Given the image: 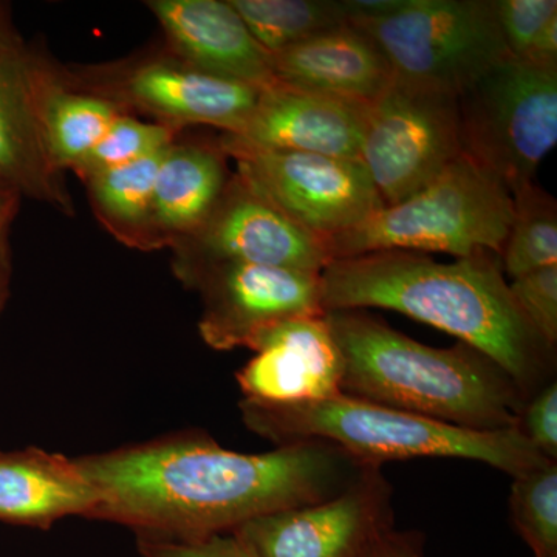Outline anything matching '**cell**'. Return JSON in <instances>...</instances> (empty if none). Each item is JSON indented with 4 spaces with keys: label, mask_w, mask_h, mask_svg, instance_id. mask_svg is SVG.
<instances>
[{
    "label": "cell",
    "mask_w": 557,
    "mask_h": 557,
    "mask_svg": "<svg viewBox=\"0 0 557 557\" xmlns=\"http://www.w3.org/2000/svg\"><path fill=\"white\" fill-rule=\"evenodd\" d=\"M369 102L276 83L260 91L234 138L260 149L359 159Z\"/></svg>",
    "instance_id": "15"
},
{
    "label": "cell",
    "mask_w": 557,
    "mask_h": 557,
    "mask_svg": "<svg viewBox=\"0 0 557 557\" xmlns=\"http://www.w3.org/2000/svg\"><path fill=\"white\" fill-rule=\"evenodd\" d=\"M180 278L200 292V336L214 350L249 347L278 322L325 314L321 274L309 271L223 262L197 267Z\"/></svg>",
    "instance_id": "10"
},
{
    "label": "cell",
    "mask_w": 557,
    "mask_h": 557,
    "mask_svg": "<svg viewBox=\"0 0 557 557\" xmlns=\"http://www.w3.org/2000/svg\"><path fill=\"white\" fill-rule=\"evenodd\" d=\"M516 306L552 350L557 346V265L544 267L511 278Z\"/></svg>",
    "instance_id": "27"
},
{
    "label": "cell",
    "mask_w": 557,
    "mask_h": 557,
    "mask_svg": "<svg viewBox=\"0 0 557 557\" xmlns=\"http://www.w3.org/2000/svg\"><path fill=\"white\" fill-rule=\"evenodd\" d=\"M511 219L507 186L463 153L426 188L380 208L325 245L332 260L379 251L500 256Z\"/></svg>",
    "instance_id": "5"
},
{
    "label": "cell",
    "mask_w": 557,
    "mask_h": 557,
    "mask_svg": "<svg viewBox=\"0 0 557 557\" xmlns=\"http://www.w3.org/2000/svg\"><path fill=\"white\" fill-rule=\"evenodd\" d=\"M277 83L359 102L379 98L394 79L386 58L346 24L270 54Z\"/></svg>",
    "instance_id": "17"
},
{
    "label": "cell",
    "mask_w": 557,
    "mask_h": 557,
    "mask_svg": "<svg viewBox=\"0 0 557 557\" xmlns=\"http://www.w3.org/2000/svg\"><path fill=\"white\" fill-rule=\"evenodd\" d=\"M239 262L321 274L332 262L324 240L307 233L239 175L207 222L180 240L178 276L197 267Z\"/></svg>",
    "instance_id": "12"
},
{
    "label": "cell",
    "mask_w": 557,
    "mask_h": 557,
    "mask_svg": "<svg viewBox=\"0 0 557 557\" xmlns=\"http://www.w3.org/2000/svg\"><path fill=\"white\" fill-rule=\"evenodd\" d=\"M148 7L183 64L262 90L277 83L270 54L228 0H152Z\"/></svg>",
    "instance_id": "16"
},
{
    "label": "cell",
    "mask_w": 557,
    "mask_h": 557,
    "mask_svg": "<svg viewBox=\"0 0 557 557\" xmlns=\"http://www.w3.org/2000/svg\"><path fill=\"white\" fill-rule=\"evenodd\" d=\"M240 412L249 431L277 446L321 440L368 467L410 458H460L515 479L552 461L518 428L471 431L344 394L296 405L242 399Z\"/></svg>",
    "instance_id": "4"
},
{
    "label": "cell",
    "mask_w": 557,
    "mask_h": 557,
    "mask_svg": "<svg viewBox=\"0 0 557 557\" xmlns=\"http://www.w3.org/2000/svg\"><path fill=\"white\" fill-rule=\"evenodd\" d=\"M219 148L256 193L321 240L355 228L384 207L359 159L260 149L230 134Z\"/></svg>",
    "instance_id": "8"
},
{
    "label": "cell",
    "mask_w": 557,
    "mask_h": 557,
    "mask_svg": "<svg viewBox=\"0 0 557 557\" xmlns=\"http://www.w3.org/2000/svg\"><path fill=\"white\" fill-rule=\"evenodd\" d=\"M42 65L16 32L0 35V183L64 214L73 205L51 163L39 113Z\"/></svg>",
    "instance_id": "13"
},
{
    "label": "cell",
    "mask_w": 557,
    "mask_h": 557,
    "mask_svg": "<svg viewBox=\"0 0 557 557\" xmlns=\"http://www.w3.org/2000/svg\"><path fill=\"white\" fill-rule=\"evenodd\" d=\"M98 505L76 458L38 448L0 450V522L49 528L69 516L94 518Z\"/></svg>",
    "instance_id": "19"
},
{
    "label": "cell",
    "mask_w": 557,
    "mask_h": 557,
    "mask_svg": "<svg viewBox=\"0 0 557 557\" xmlns=\"http://www.w3.org/2000/svg\"><path fill=\"white\" fill-rule=\"evenodd\" d=\"M14 218L0 220V314L5 309L13 277V255H11V226Z\"/></svg>",
    "instance_id": "32"
},
{
    "label": "cell",
    "mask_w": 557,
    "mask_h": 557,
    "mask_svg": "<svg viewBox=\"0 0 557 557\" xmlns=\"http://www.w3.org/2000/svg\"><path fill=\"white\" fill-rule=\"evenodd\" d=\"M248 348L256 355L237 373L248 401L296 405L343 394L344 359L325 314L278 322Z\"/></svg>",
    "instance_id": "14"
},
{
    "label": "cell",
    "mask_w": 557,
    "mask_h": 557,
    "mask_svg": "<svg viewBox=\"0 0 557 557\" xmlns=\"http://www.w3.org/2000/svg\"><path fill=\"white\" fill-rule=\"evenodd\" d=\"M138 552L143 557H258L234 533L193 541L138 534Z\"/></svg>",
    "instance_id": "29"
},
{
    "label": "cell",
    "mask_w": 557,
    "mask_h": 557,
    "mask_svg": "<svg viewBox=\"0 0 557 557\" xmlns=\"http://www.w3.org/2000/svg\"><path fill=\"white\" fill-rule=\"evenodd\" d=\"M325 319L344 359V395L471 431L518 428L525 392L478 348L424 346L366 310Z\"/></svg>",
    "instance_id": "3"
},
{
    "label": "cell",
    "mask_w": 557,
    "mask_h": 557,
    "mask_svg": "<svg viewBox=\"0 0 557 557\" xmlns=\"http://www.w3.org/2000/svg\"><path fill=\"white\" fill-rule=\"evenodd\" d=\"M364 557H426L424 539L416 531H386L370 547Z\"/></svg>",
    "instance_id": "31"
},
{
    "label": "cell",
    "mask_w": 557,
    "mask_h": 557,
    "mask_svg": "<svg viewBox=\"0 0 557 557\" xmlns=\"http://www.w3.org/2000/svg\"><path fill=\"white\" fill-rule=\"evenodd\" d=\"M262 89L186 64L150 62L132 72L126 95L139 108L171 124H208L237 134Z\"/></svg>",
    "instance_id": "18"
},
{
    "label": "cell",
    "mask_w": 557,
    "mask_h": 557,
    "mask_svg": "<svg viewBox=\"0 0 557 557\" xmlns=\"http://www.w3.org/2000/svg\"><path fill=\"white\" fill-rule=\"evenodd\" d=\"M21 196L10 186L0 183V220L14 218L20 209Z\"/></svg>",
    "instance_id": "33"
},
{
    "label": "cell",
    "mask_w": 557,
    "mask_h": 557,
    "mask_svg": "<svg viewBox=\"0 0 557 557\" xmlns=\"http://www.w3.org/2000/svg\"><path fill=\"white\" fill-rule=\"evenodd\" d=\"M518 429L548 460H557V383L545 384L528 398Z\"/></svg>",
    "instance_id": "30"
},
{
    "label": "cell",
    "mask_w": 557,
    "mask_h": 557,
    "mask_svg": "<svg viewBox=\"0 0 557 557\" xmlns=\"http://www.w3.org/2000/svg\"><path fill=\"white\" fill-rule=\"evenodd\" d=\"M170 148L87 180L95 203L116 230L152 228L153 188L161 161Z\"/></svg>",
    "instance_id": "24"
},
{
    "label": "cell",
    "mask_w": 557,
    "mask_h": 557,
    "mask_svg": "<svg viewBox=\"0 0 557 557\" xmlns=\"http://www.w3.org/2000/svg\"><path fill=\"white\" fill-rule=\"evenodd\" d=\"M461 156L457 97L394 78L369 102L359 160L384 207L426 188Z\"/></svg>",
    "instance_id": "9"
},
{
    "label": "cell",
    "mask_w": 557,
    "mask_h": 557,
    "mask_svg": "<svg viewBox=\"0 0 557 557\" xmlns=\"http://www.w3.org/2000/svg\"><path fill=\"white\" fill-rule=\"evenodd\" d=\"M348 24L375 44L395 79L457 98L509 57L494 0H399Z\"/></svg>",
    "instance_id": "6"
},
{
    "label": "cell",
    "mask_w": 557,
    "mask_h": 557,
    "mask_svg": "<svg viewBox=\"0 0 557 557\" xmlns=\"http://www.w3.org/2000/svg\"><path fill=\"white\" fill-rule=\"evenodd\" d=\"M76 463L100 497L94 518L178 541L234 533L260 516L327 500L369 468L321 440L244 454L193 434Z\"/></svg>",
    "instance_id": "1"
},
{
    "label": "cell",
    "mask_w": 557,
    "mask_h": 557,
    "mask_svg": "<svg viewBox=\"0 0 557 557\" xmlns=\"http://www.w3.org/2000/svg\"><path fill=\"white\" fill-rule=\"evenodd\" d=\"M509 57L525 60L539 33L557 16L556 0H494Z\"/></svg>",
    "instance_id": "28"
},
{
    "label": "cell",
    "mask_w": 557,
    "mask_h": 557,
    "mask_svg": "<svg viewBox=\"0 0 557 557\" xmlns=\"http://www.w3.org/2000/svg\"><path fill=\"white\" fill-rule=\"evenodd\" d=\"M457 104L465 156L509 193L534 182L557 145V65L505 58Z\"/></svg>",
    "instance_id": "7"
},
{
    "label": "cell",
    "mask_w": 557,
    "mask_h": 557,
    "mask_svg": "<svg viewBox=\"0 0 557 557\" xmlns=\"http://www.w3.org/2000/svg\"><path fill=\"white\" fill-rule=\"evenodd\" d=\"M39 113L47 152L58 171L75 170L121 115L112 101L62 89L44 67Z\"/></svg>",
    "instance_id": "21"
},
{
    "label": "cell",
    "mask_w": 557,
    "mask_h": 557,
    "mask_svg": "<svg viewBox=\"0 0 557 557\" xmlns=\"http://www.w3.org/2000/svg\"><path fill=\"white\" fill-rule=\"evenodd\" d=\"M321 292L325 311L392 310L456 336L497 362L528 398L555 381L556 351L520 313L496 252L448 263L412 251L332 260Z\"/></svg>",
    "instance_id": "2"
},
{
    "label": "cell",
    "mask_w": 557,
    "mask_h": 557,
    "mask_svg": "<svg viewBox=\"0 0 557 557\" xmlns=\"http://www.w3.org/2000/svg\"><path fill=\"white\" fill-rule=\"evenodd\" d=\"M511 520L534 557H557V463L512 480Z\"/></svg>",
    "instance_id": "25"
},
{
    "label": "cell",
    "mask_w": 557,
    "mask_h": 557,
    "mask_svg": "<svg viewBox=\"0 0 557 557\" xmlns=\"http://www.w3.org/2000/svg\"><path fill=\"white\" fill-rule=\"evenodd\" d=\"M394 528L392 486L369 467L343 493L249 520L234 531L258 557H364Z\"/></svg>",
    "instance_id": "11"
},
{
    "label": "cell",
    "mask_w": 557,
    "mask_h": 557,
    "mask_svg": "<svg viewBox=\"0 0 557 557\" xmlns=\"http://www.w3.org/2000/svg\"><path fill=\"white\" fill-rule=\"evenodd\" d=\"M219 148L172 145L164 153L153 188L150 225L163 233L189 237L207 222L231 177Z\"/></svg>",
    "instance_id": "20"
},
{
    "label": "cell",
    "mask_w": 557,
    "mask_h": 557,
    "mask_svg": "<svg viewBox=\"0 0 557 557\" xmlns=\"http://www.w3.org/2000/svg\"><path fill=\"white\" fill-rule=\"evenodd\" d=\"M512 219L500 251L505 276L557 265V203L536 180L512 190Z\"/></svg>",
    "instance_id": "23"
},
{
    "label": "cell",
    "mask_w": 557,
    "mask_h": 557,
    "mask_svg": "<svg viewBox=\"0 0 557 557\" xmlns=\"http://www.w3.org/2000/svg\"><path fill=\"white\" fill-rule=\"evenodd\" d=\"M269 54L348 24L346 0H228Z\"/></svg>",
    "instance_id": "22"
},
{
    "label": "cell",
    "mask_w": 557,
    "mask_h": 557,
    "mask_svg": "<svg viewBox=\"0 0 557 557\" xmlns=\"http://www.w3.org/2000/svg\"><path fill=\"white\" fill-rule=\"evenodd\" d=\"M174 145V132L164 123H143L132 116L120 115L97 146L75 168L84 178L101 174L149 153Z\"/></svg>",
    "instance_id": "26"
}]
</instances>
